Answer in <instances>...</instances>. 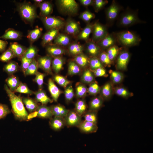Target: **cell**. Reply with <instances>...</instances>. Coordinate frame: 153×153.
Segmentation results:
<instances>
[{
  "instance_id": "cell-1",
  "label": "cell",
  "mask_w": 153,
  "mask_h": 153,
  "mask_svg": "<svg viewBox=\"0 0 153 153\" xmlns=\"http://www.w3.org/2000/svg\"><path fill=\"white\" fill-rule=\"evenodd\" d=\"M4 88L9 98L15 118L21 121L28 120L29 114L24 107L22 97L15 94L6 85H5Z\"/></svg>"
},
{
  "instance_id": "cell-2",
  "label": "cell",
  "mask_w": 153,
  "mask_h": 153,
  "mask_svg": "<svg viewBox=\"0 0 153 153\" xmlns=\"http://www.w3.org/2000/svg\"><path fill=\"white\" fill-rule=\"evenodd\" d=\"M138 11V10L127 8L119 15L116 22L117 26L127 27L137 24L145 23V21L139 18Z\"/></svg>"
},
{
  "instance_id": "cell-3",
  "label": "cell",
  "mask_w": 153,
  "mask_h": 153,
  "mask_svg": "<svg viewBox=\"0 0 153 153\" xmlns=\"http://www.w3.org/2000/svg\"><path fill=\"white\" fill-rule=\"evenodd\" d=\"M115 33L117 44L123 48L138 45L141 40L139 35L131 31L124 30Z\"/></svg>"
},
{
  "instance_id": "cell-4",
  "label": "cell",
  "mask_w": 153,
  "mask_h": 153,
  "mask_svg": "<svg viewBox=\"0 0 153 153\" xmlns=\"http://www.w3.org/2000/svg\"><path fill=\"white\" fill-rule=\"evenodd\" d=\"M17 10L22 18L26 23H32L38 17L35 6L29 2L20 3Z\"/></svg>"
},
{
  "instance_id": "cell-5",
  "label": "cell",
  "mask_w": 153,
  "mask_h": 153,
  "mask_svg": "<svg viewBox=\"0 0 153 153\" xmlns=\"http://www.w3.org/2000/svg\"><path fill=\"white\" fill-rule=\"evenodd\" d=\"M123 8L115 0H113L110 5L105 10L107 26H111L117 19L120 13Z\"/></svg>"
},
{
  "instance_id": "cell-6",
  "label": "cell",
  "mask_w": 153,
  "mask_h": 153,
  "mask_svg": "<svg viewBox=\"0 0 153 153\" xmlns=\"http://www.w3.org/2000/svg\"><path fill=\"white\" fill-rule=\"evenodd\" d=\"M58 9L62 13L69 15H75L78 10V5L74 0L56 1Z\"/></svg>"
},
{
  "instance_id": "cell-7",
  "label": "cell",
  "mask_w": 153,
  "mask_h": 153,
  "mask_svg": "<svg viewBox=\"0 0 153 153\" xmlns=\"http://www.w3.org/2000/svg\"><path fill=\"white\" fill-rule=\"evenodd\" d=\"M92 33V41L95 43L102 39L109 33L107 26L98 22L93 24Z\"/></svg>"
},
{
  "instance_id": "cell-8",
  "label": "cell",
  "mask_w": 153,
  "mask_h": 153,
  "mask_svg": "<svg viewBox=\"0 0 153 153\" xmlns=\"http://www.w3.org/2000/svg\"><path fill=\"white\" fill-rule=\"evenodd\" d=\"M41 20L47 29L62 28L65 25L64 21L59 18L52 16L42 17Z\"/></svg>"
},
{
  "instance_id": "cell-9",
  "label": "cell",
  "mask_w": 153,
  "mask_h": 153,
  "mask_svg": "<svg viewBox=\"0 0 153 153\" xmlns=\"http://www.w3.org/2000/svg\"><path fill=\"white\" fill-rule=\"evenodd\" d=\"M127 48L122 47L116 58V66L118 69L124 70L126 69L130 58V54Z\"/></svg>"
},
{
  "instance_id": "cell-10",
  "label": "cell",
  "mask_w": 153,
  "mask_h": 153,
  "mask_svg": "<svg viewBox=\"0 0 153 153\" xmlns=\"http://www.w3.org/2000/svg\"><path fill=\"white\" fill-rule=\"evenodd\" d=\"M101 50H107L111 46L117 44L115 33H109L102 39L96 43Z\"/></svg>"
},
{
  "instance_id": "cell-11",
  "label": "cell",
  "mask_w": 153,
  "mask_h": 153,
  "mask_svg": "<svg viewBox=\"0 0 153 153\" xmlns=\"http://www.w3.org/2000/svg\"><path fill=\"white\" fill-rule=\"evenodd\" d=\"M65 125L68 127H78L82 122L81 116L75 110L69 111L64 118Z\"/></svg>"
},
{
  "instance_id": "cell-12",
  "label": "cell",
  "mask_w": 153,
  "mask_h": 153,
  "mask_svg": "<svg viewBox=\"0 0 153 153\" xmlns=\"http://www.w3.org/2000/svg\"><path fill=\"white\" fill-rule=\"evenodd\" d=\"M38 67L42 69L48 74L52 73L51 65L52 58L49 55H47L39 58L37 60Z\"/></svg>"
},
{
  "instance_id": "cell-13",
  "label": "cell",
  "mask_w": 153,
  "mask_h": 153,
  "mask_svg": "<svg viewBox=\"0 0 153 153\" xmlns=\"http://www.w3.org/2000/svg\"><path fill=\"white\" fill-rule=\"evenodd\" d=\"M65 31L67 34L75 35L79 33L80 31V26L76 21L69 19L65 24Z\"/></svg>"
},
{
  "instance_id": "cell-14",
  "label": "cell",
  "mask_w": 153,
  "mask_h": 153,
  "mask_svg": "<svg viewBox=\"0 0 153 153\" xmlns=\"http://www.w3.org/2000/svg\"><path fill=\"white\" fill-rule=\"evenodd\" d=\"M77 127L81 131L86 133H95L98 129L97 124L85 120L82 121Z\"/></svg>"
},
{
  "instance_id": "cell-15",
  "label": "cell",
  "mask_w": 153,
  "mask_h": 153,
  "mask_svg": "<svg viewBox=\"0 0 153 153\" xmlns=\"http://www.w3.org/2000/svg\"><path fill=\"white\" fill-rule=\"evenodd\" d=\"M37 117L43 119H50L52 117V107L45 105H39L36 110Z\"/></svg>"
},
{
  "instance_id": "cell-16",
  "label": "cell",
  "mask_w": 153,
  "mask_h": 153,
  "mask_svg": "<svg viewBox=\"0 0 153 153\" xmlns=\"http://www.w3.org/2000/svg\"><path fill=\"white\" fill-rule=\"evenodd\" d=\"M49 124L51 128L56 131L61 130L66 125L64 118L56 116L50 119Z\"/></svg>"
},
{
  "instance_id": "cell-17",
  "label": "cell",
  "mask_w": 153,
  "mask_h": 153,
  "mask_svg": "<svg viewBox=\"0 0 153 153\" xmlns=\"http://www.w3.org/2000/svg\"><path fill=\"white\" fill-rule=\"evenodd\" d=\"M59 29H52L49 30L42 37V45L44 46L51 42L58 34Z\"/></svg>"
},
{
  "instance_id": "cell-18",
  "label": "cell",
  "mask_w": 153,
  "mask_h": 153,
  "mask_svg": "<svg viewBox=\"0 0 153 153\" xmlns=\"http://www.w3.org/2000/svg\"><path fill=\"white\" fill-rule=\"evenodd\" d=\"M48 87L53 100L57 102L61 92L51 78L48 80Z\"/></svg>"
},
{
  "instance_id": "cell-19",
  "label": "cell",
  "mask_w": 153,
  "mask_h": 153,
  "mask_svg": "<svg viewBox=\"0 0 153 153\" xmlns=\"http://www.w3.org/2000/svg\"><path fill=\"white\" fill-rule=\"evenodd\" d=\"M35 100L37 102H40L42 105H46L48 103H51L53 100L50 98L44 90H39L35 92Z\"/></svg>"
},
{
  "instance_id": "cell-20",
  "label": "cell",
  "mask_w": 153,
  "mask_h": 153,
  "mask_svg": "<svg viewBox=\"0 0 153 153\" xmlns=\"http://www.w3.org/2000/svg\"><path fill=\"white\" fill-rule=\"evenodd\" d=\"M86 50L90 55L94 57L99 55L101 49L96 43L92 41H89L86 44Z\"/></svg>"
},
{
  "instance_id": "cell-21",
  "label": "cell",
  "mask_w": 153,
  "mask_h": 153,
  "mask_svg": "<svg viewBox=\"0 0 153 153\" xmlns=\"http://www.w3.org/2000/svg\"><path fill=\"white\" fill-rule=\"evenodd\" d=\"M22 36L20 32L12 29H9L5 31L1 38L5 40H18L21 39Z\"/></svg>"
},
{
  "instance_id": "cell-22",
  "label": "cell",
  "mask_w": 153,
  "mask_h": 153,
  "mask_svg": "<svg viewBox=\"0 0 153 153\" xmlns=\"http://www.w3.org/2000/svg\"><path fill=\"white\" fill-rule=\"evenodd\" d=\"M51 107L52 114L54 116L64 118L69 111L64 106L60 105H54Z\"/></svg>"
},
{
  "instance_id": "cell-23",
  "label": "cell",
  "mask_w": 153,
  "mask_h": 153,
  "mask_svg": "<svg viewBox=\"0 0 153 153\" xmlns=\"http://www.w3.org/2000/svg\"><path fill=\"white\" fill-rule=\"evenodd\" d=\"M9 48L13 51L16 57L21 59L27 49L17 42L11 43Z\"/></svg>"
},
{
  "instance_id": "cell-24",
  "label": "cell",
  "mask_w": 153,
  "mask_h": 153,
  "mask_svg": "<svg viewBox=\"0 0 153 153\" xmlns=\"http://www.w3.org/2000/svg\"><path fill=\"white\" fill-rule=\"evenodd\" d=\"M40 8L42 17L49 16L52 12L53 7L52 4L48 1H43L38 5Z\"/></svg>"
},
{
  "instance_id": "cell-25",
  "label": "cell",
  "mask_w": 153,
  "mask_h": 153,
  "mask_svg": "<svg viewBox=\"0 0 153 153\" xmlns=\"http://www.w3.org/2000/svg\"><path fill=\"white\" fill-rule=\"evenodd\" d=\"M22 99L29 112L31 113L36 111L38 105L35 100L28 97H23Z\"/></svg>"
},
{
  "instance_id": "cell-26",
  "label": "cell",
  "mask_w": 153,
  "mask_h": 153,
  "mask_svg": "<svg viewBox=\"0 0 153 153\" xmlns=\"http://www.w3.org/2000/svg\"><path fill=\"white\" fill-rule=\"evenodd\" d=\"M46 50L50 55L55 57L63 54L65 52L63 49L54 45H48L46 48Z\"/></svg>"
},
{
  "instance_id": "cell-27",
  "label": "cell",
  "mask_w": 153,
  "mask_h": 153,
  "mask_svg": "<svg viewBox=\"0 0 153 153\" xmlns=\"http://www.w3.org/2000/svg\"><path fill=\"white\" fill-rule=\"evenodd\" d=\"M93 25L92 24H88L79 34L78 39L88 40L90 34L92 33Z\"/></svg>"
},
{
  "instance_id": "cell-28",
  "label": "cell",
  "mask_w": 153,
  "mask_h": 153,
  "mask_svg": "<svg viewBox=\"0 0 153 153\" xmlns=\"http://www.w3.org/2000/svg\"><path fill=\"white\" fill-rule=\"evenodd\" d=\"M6 82L10 90L14 92L21 82L17 77L13 75L7 78L6 80Z\"/></svg>"
},
{
  "instance_id": "cell-29",
  "label": "cell",
  "mask_w": 153,
  "mask_h": 153,
  "mask_svg": "<svg viewBox=\"0 0 153 153\" xmlns=\"http://www.w3.org/2000/svg\"><path fill=\"white\" fill-rule=\"evenodd\" d=\"M70 41L69 37L64 34H58L54 39V43L56 45L66 46L69 44Z\"/></svg>"
},
{
  "instance_id": "cell-30",
  "label": "cell",
  "mask_w": 153,
  "mask_h": 153,
  "mask_svg": "<svg viewBox=\"0 0 153 153\" xmlns=\"http://www.w3.org/2000/svg\"><path fill=\"white\" fill-rule=\"evenodd\" d=\"M103 99L101 97H96L92 99L89 104V110L97 111L102 107Z\"/></svg>"
},
{
  "instance_id": "cell-31",
  "label": "cell",
  "mask_w": 153,
  "mask_h": 153,
  "mask_svg": "<svg viewBox=\"0 0 153 153\" xmlns=\"http://www.w3.org/2000/svg\"><path fill=\"white\" fill-rule=\"evenodd\" d=\"M121 48L122 47L120 48L116 44L106 50V52L112 63L116 59Z\"/></svg>"
},
{
  "instance_id": "cell-32",
  "label": "cell",
  "mask_w": 153,
  "mask_h": 153,
  "mask_svg": "<svg viewBox=\"0 0 153 153\" xmlns=\"http://www.w3.org/2000/svg\"><path fill=\"white\" fill-rule=\"evenodd\" d=\"M64 63L63 58L59 56L55 57L52 62V67L56 73L59 72L62 69Z\"/></svg>"
},
{
  "instance_id": "cell-33",
  "label": "cell",
  "mask_w": 153,
  "mask_h": 153,
  "mask_svg": "<svg viewBox=\"0 0 153 153\" xmlns=\"http://www.w3.org/2000/svg\"><path fill=\"white\" fill-rule=\"evenodd\" d=\"M89 60L87 56L82 53L76 55L75 58V62L79 67L82 68L89 64Z\"/></svg>"
},
{
  "instance_id": "cell-34",
  "label": "cell",
  "mask_w": 153,
  "mask_h": 153,
  "mask_svg": "<svg viewBox=\"0 0 153 153\" xmlns=\"http://www.w3.org/2000/svg\"><path fill=\"white\" fill-rule=\"evenodd\" d=\"M84 50L82 45L77 43H73L69 45L68 50L69 53L72 55H77L82 53Z\"/></svg>"
},
{
  "instance_id": "cell-35",
  "label": "cell",
  "mask_w": 153,
  "mask_h": 153,
  "mask_svg": "<svg viewBox=\"0 0 153 153\" xmlns=\"http://www.w3.org/2000/svg\"><path fill=\"white\" fill-rule=\"evenodd\" d=\"M75 111L79 115L82 116L86 112L87 105L84 99L78 100L75 103Z\"/></svg>"
},
{
  "instance_id": "cell-36",
  "label": "cell",
  "mask_w": 153,
  "mask_h": 153,
  "mask_svg": "<svg viewBox=\"0 0 153 153\" xmlns=\"http://www.w3.org/2000/svg\"><path fill=\"white\" fill-rule=\"evenodd\" d=\"M42 31V29L37 27L29 31L27 35V37L30 42H33L40 37Z\"/></svg>"
},
{
  "instance_id": "cell-37",
  "label": "cell",
  "mask_w": 153,
  "mask_h": 153,
  "mask_svg": "<svg viewBox=\"0 0 153 153\" xmlns=\"http://www.w3.org/2000/svg\"><path fill=\"white\" fill-rule=\"evenodd\" d=\"M111 84L108 82L105 84L101 90V94L103 99H107L111 96L112 88Z\"/></svg>"
},
{
  "instance_id": "cell-38",
  "label": "cell",
  "mask_w": 153,
  "mask_h": 153,
  "mask_svg": "<svg viewBox=\"0 0 153 153\" xmlns=\"http://www.w3.org/2000/svg\"><path fill=\"white\" fill-rule=\"evenodd\" d=\"M82 116L85 120L97 124V111L89 110L86 112Z\"/></svg>"
},
{
  "instance_id": "cell-39",
  "label": "cell",
  "mask_w": 153,
  "mask_h": 153,
  "mask_svg": "<svg viewBox=\"0 0 153 153\" xmlns=\"http://www.w3.org/2000/svg\"><path fill=\"white\" fill-rule=\"evenodd\" d=\"M38 51L37 48L31 45L26 49L23 57L29 59H33L37 55Z\"/></svg>"
},
{
  "instance_id": "cell-40",
  "label": "cell",
  "mask_w": 153,
  "mask_h": 153,
  "mask_svg": "<svg viewBox=\"0 0 153 153\" xmlns=\"http://www.w3.org/2000/svg\"><path fill=\"white\" fill-rule=\"evenodd\" d=\"M18 69L17 63L13 61L8 63L5 65L3 68L4 71L10 75L17 72Z\"/></svg>"
},
{
  "instance_id": "cell-41",
  "label": "cell",
  "mask_w": 153,
  "mask_h": 153,
  "mask_svg": "<svg viewBox=\"0 0 153 153\" xmlns=\"http://www.w3.org/2000/svg\"><path fill=\"white\" fill-rule=\"evenodd\" d=\"M38 68L37 61L34 59L30 64L24 75L25 76L35 75L37 72Z\"/></svg>"
},
{
  "instance_id": "cell-42",
  "label": "cell",
  "mask_w": 153,
  "mask_h": 153,
  "mask_svg": "<svg viewBox=\"0 0 153 153\" xmlns=\"http://www.w3.org/2000/svg\"><path fill=\"white\" fill-rule=\"evenodd\" d=\"M80 67L75 62L70 61L68 65V73L70 75H74L78 74L80 72Z\"/></svg>"
},
{
  "instance_id": "cell-43",
  "label": "cell",
  "mask_w": 153,
  "mask_h": 153,
  "mask_svg": "<svg viewBox=\"0 0 153 153\" xmlns=\"http://www.w3.org/2000/svg\"><path fill=\"white\" fill-rule=\"evenodd\" d=\"M16 57L12 50L9 48L0 55V61L7 62Z\"/></svg>"
},
{
  "instance_id": "cell-44",
  "label": "cell",
  "mask_w": 153,
  "mask_h": 153,
  "mask_svg": "<svg viewBox=\"0 0 153 153\" xmlns=\"http://www.w3.org/2000/svg\"><path fill=\"white\" fill-rule=\"evenodd\" d=\"M81 78L84 82L88 84L92 82L94 77L92 72L90 70L87 69L83 73Z\"/></svg>"
},
{
  "instance_id": "cell-45",
  "label": "cell",
  "mask_w": 153,
  "mask_h": 153,
  "mask_svg": "<svg viewBox=\"0 0 153 153\" xmlns=\"http://www.w3.org/2000/svg\"><path fill=\"white\" fill-rule=\"evenodd\" d=\"M111 79L115 84L120 83L123 79V76L120 72L116 71L110 70L109 71Z\"/></svg>"
},
{
  "instance_id": "cell-46",
  "label": "cell",
  "mask_w": 153,
  "mask_h": 153,
  "mask_svg": "<svg viewBox=\"0 0 153 153\" xmlns=\"http://www.w3.org/2000/svg\"><path fill=\"white\" fill-rule=\"evenodd\" d=\"M76 95L78 98H82L85 96L88 92L86 86L80 83L76 85Z\"/></svg>"
},
{
  "instance_id": "cell-47",
  "label": "cell",
  "mask_w": 153,
  "mask_h": 153,
  "mask_svg": "<svg viewBox=\"0 0 153 153\" xmlns=\"http://www.w3.org/2000/svg\"><path fill=\"white\" fill-rule=\"evenodd\" d=\"M89 64L90 68L93 70L98 68L103 67V65L97 57H92L90 59Z\"/></svg>"
},
{
  "instance_id": "cell-48",
  "label": "cell",
  "mask_w": 153,
  "mask_h": 153,
  "mask_svg": "<svg viewBox=\"0 0 153 153\" xmlns=\"http://www.w3.org/2000/svg\"><path fill=\"white\" fill-rule=\"evenodd\" d=\"M99 59L103 65L110 66L112 62L109 58L106 51H103L99 54Z\"/></svg>"
},
{
  "instance_id": "cell-49",
  "label": "cell",
  "mask_w": 153,
  "mask_h": 153,
  "mask_svg": "<svg viewBox=\"0 0 153 153\" xmlns=\"http://www.w3.org/2000/svg\"><path fill=\"white\" fill-rule=\"evenodd\" d=\"M108 1L107 0H94L93 5L95 11L97 12L101 10L108 4Z\"/></svg>"
},
{
  "instance_id": "cell-50",
  "label": "cell",
  "mask_w": 153,
  "mask_h": 153,
  "mask_svg": "<svg viewBox=\"0 0 153 153\" xmlns=\"http://www.w3.org/2000/svg\"><path fill=\"white\" fill-rule=\"evenodd\" d=\"M14 92L29 95L32 94L34 93L33 91L29 88L26 84L22 82H20V85Z\"/></svg>"
},
{
  "instance_id": "cell-51",
  "label": "cell",
  "mask_w": 153,
  "mask_h": 153,
  "mask_svg": "<svg viewBox=\"0 0 153 153\" xmlns=\"http://www.w3.org/2000/svg\"><path fill=\"white\" fill-rule=\"evenodd\" d=\"M54 80L60 86L64 88L70 83V81L64 77L60 75H56L54 77Z\"/></svg>"
},
{
  "instance_id": "cell-52",
  "label": "cell",
  "mask_w": 153,
  "mask_h": 153,
  "mask_svg": "<svg viewBox=\"0 0 153 153\" xmlns=\"http://www.w3.org/2000/svg\"><path fill=\"white\" fill-rule=\"evenodd\" d=\"M95 14L88 10L84 11L80 15L79 17L82 20L86 22H89L95 18Z\"/></svg>"
},
{
  "instance_id": "cell-53",
  "label": "cell",
  "mask_w": 153,
  "mask_h": 153,
  "mask_svg": "<svg viewBox=\"0 0 153 153\" xmlns=\"http://www.w3.org/2000/svg\"><path fill=\"white\" fill-rule=\"evenodd\" d=\"M64 95L67 102H69L72 101L74 95L73 89L72 86H69L65 88Z\"/></svg>"
},
{
  "instance_id": "cell-54",
  "label": "cell",
  "mask_w": 153,
  "mask_h": 153,
  "mask_svg": "<svg viewBox=\"0 0 153 153\" xmlns=\"http://www.w3.org/2000/svg\"><path fill=\"white\" fill-rule=\"evenodd\" d=\"M35 77L33 80L37 84L39 90L42 89L43 84L44 78L45 74L37 71L35 74Z\"/></svg>"
},
{
  "instance_id": "cell-55",
  "label": "cell",
  "mask_w": 153,
  "mask_h": 153,
  "mask_svg": "<svg viewBox=\"0 0 153 153\" xmlns=\"http://www.w3.org/2000/svg\"><path fill=\"white\" fill-rule=\"evenodd\" d=\"M100 88L99 85L95 82L92 83L88 89V92L91 95H95L99 92Z\"/></svg>"
},
{
  "instance_id": "cell-56",
  "label": "cell",
  "mask_w": 153,
  "mask_h": 153,
  "mask_svg": "<svg viewBox=\"0 0 153 153\" xmlns=\"http://www.w3.org/2000/svg\"><path fill=\"white\" fill-rule=\"evenodd\" d=\"M115 92L117 95L124 97H127L131 95L129 92L123 87H118L115 89Z\"/></svg>"
},
{
  "instance_id": "cell-57",
  "label": "cell",
  "mask_w": 153,
  "mask_h": 153,
  "mask_svg": "<svg viewBox=\"0 0 153 153\" xmlns=\"http://www.w3.org/2000/svg\"><path fill=\"white\" fill-rule=\"evenodd\" d=\"M21 69L24 74L33 59H29L24 57L21 58Z\"/></svg>"
},
{
  "instance_id": "cell-58",
  "label": "cell",
  "mask_w": 153,
  "mask_h": 153,
  "mask_svg": "<svg viewBox=\"0 0 153 153\" xmlns=\"http://www.w3.org/2000/svg\"><path fill=\"white\" fill-rule=\"evenodd\" d=\"M10 113V111L6 105L0 103V119L5 118Z\"/></svg>"
},
{
  "instance_id": "cell-59",
  "label": "cell",
  "mask_w": 153,
  "mask_h": 153,
  "mask_svg": "<svg viewBox=\"0 0 153 153\" xmlns=\"http://www.w3.org/2000/svg\"><path fill=\"white\" fill-rule=\"evenodd\" d=\"M93 71L94 75L97 77H102L106 75L105 70L103 67L98 68Z\"/></svg>"
},
{
  "instance_id": "cell-60",
  "label": "cell",
  "mask_w": 153,
  "mask_h": 153,
  "mask_svg": "<svg viewBox=\"0 0 153 153\" xmlns=\"http://www.w3.org/2000/svg\"><path fill=\"white\" fill-rule=\"evenodd\" d=\"M79 1L82 5L85 7L93 5L94 3V0H79Z\"/></svg>"
},
{
  "instance_id": "cell-61",
  "label": "cell",
  "mask_w": 153,
  "mask_h": 153,
  "mask_svg": "<svg viewBox=\"0 0 153 153\" xmlns=\"http://www.w3.org/2000/svg\"><path fill=\"white\" fill-rule=\"evenodd\" d=\"M7 44V41L0 39V51L2 52L5 50Z\"/></svg>"
},
{
  "instance_id": "cell-62",
  "label": "cell",
  "mask_w": 153,
  "mask_h": 153,
  "mask_svg": "<svg viewBox=\"0 0 153 153\" xmlns=\"http://www.w3.org/2000/svg\"><path fill=\"white\" fill-rule=\"evenodd\" d=\"M35 3L36 4H38V5L41 3L43 2L42 0H34Z\"/></svg>"
}]
</instances>
